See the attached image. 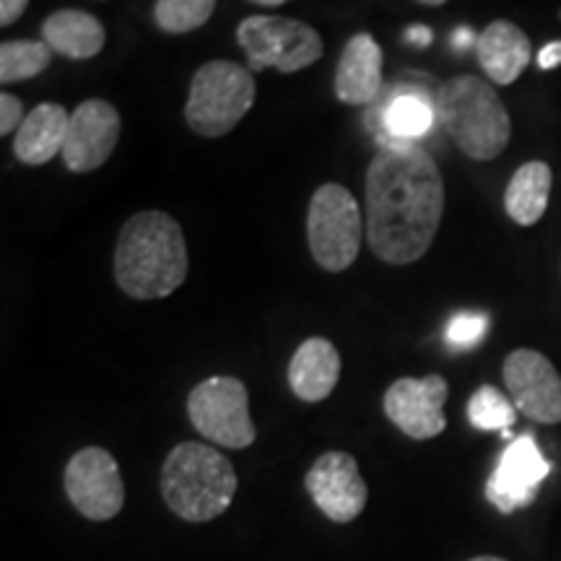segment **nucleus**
I'll return each instance as SVG.
<instances>
[{"label": "nucleus", "mask_w": 561, "mask_h": 561, "mask_svg": "<svg viewBox=\"0 0 561 561\" xmlns=\"http://www.w3.org/2000/svg\"><path fill=\"white\" fill-rule=\"evenodd\" d=\"M367 242L382 263L421 261L445 214V180L419 144L382 146L367 170Z\"/></svg>", "instance_id": "obj_1"}, {"label": "nucleus", "mask_w": 561, "mask_h": 561, "mask_svg": "<svg viewBox=\"0 0 561 561\" xmlns=\"http://www.w3.org/2000/svg\"><path fill=\"white\" fill-rule=\"evenodd\" d=\"M187 242L180 221L164 210H144L117 237L115 280L130 299H164L187 278Z\"/></svg>", "instance_id": "obj_2"}, {"label": "nucleus", "mask_w": 561, "mask_h": 561, "mask_svg": "<svg viewBox=\"0 0 561 561\" xmlns=\"http://www.w3.org/2000/svg\"><path fill=\"white\" fill-rule=\"evenodd\" d=\"M437 117L455 146L473 161H491L512 138L510 112L502 96L481 76L460 73L445 81L434 96Z\"/></svg>", "instance_id": "obj_3"}, {"label": "nucleus", "mask_w": 561, "mask_h": 561, "mask_svg": "<svg viewBox=\"0 0 561 561\" xmlns=\"http://www.w3.org/2000/svg\"><path fill=\"white\" fill-rule=\"evenodd\" d=\"M161 494L182 520L208 523L234 500L237 471L216 447L182 442L161 466Z\"/></svg>", "instance_id": "obj_4"}, {"label": "nucleus", "mask_w": 561, "mask_h": 561, "mask_svg": "<svg viewBox=\"0 0 561 561\" xmlns=\"http://www.w3.org/2000/svg\"><path fill=\"white\" fill-rule=\"evenodd\" d=\"M255 76L231 60H208L195 70L185 104V121L201 138H221L234 130L255 104Z\"/></svg>", "instance_id": "obj_5"}, {"label": "nucleus", "mask_w": 561, "mask_h": 561, "mask_svg": "<svg viewBox=\"0 0 561 561\" xmlns=\"http://www.w3.org/2000/svg\"><path fill=\"white\" fill-rule=\"evenodd\" d=\"M362 237L359 201L339 182L320 185L307 210V240L314 263L328 273L348 271L359 257Z\"/></svg>", "instance_id": "obj_6"}, {"label": "nucleus", "mask_w": 561, "mask_h": 561, "mask_svg": "<svg viewBox=\"0 0 561 561\" xmlns=\"http://www.w3.org/2000/svg\"><path fill=\"white\" fill-rule=\"evenodd\" d=\"M237 45L248 55L252 73L273 68L291 76L310 68L325 53L318 30L286 16H248L237 26Z\"/></svg>", "instance_id": "obj_7"}, {"label": "nucleus", "mask_w": 561, "mask_h": 561, "mask_svg": "<svg viewBox=\"0 0 561 561\" xmlns=\"http://www.w3.org/2000/svg\"><path fill=\"white\" fill-rule=\"evenodd\" d=\"M187 413L198 434L219 447L244 450L255 442L248 388L237 377H210L195 385L187 398Z\"/></svg>", "instance_id": "obj_8"}, {"label": "nucleus", "mask_w": 561, "mask_h": 561, "mask_svg": "<svg viewBox=\"0 0 561 561\" xmlns=\"http://www.w3.org/2000/svg\"><path fill=\"white\" fill-rule=\"evenodd\" d=\"M66 494L89 520H112L125 504V486L117 460L104 447H83L68 460Z\"/></svg>", "instance_id": "obj_9"}, {"label": "nucleus", "mask_w": 561, "mask_h": 561, "mask_svg": "<svg viewBox=\"0 0 561 561\" xmlns=\"http://www.w3.org/2000/svg\"><path fill=\"white\" fill-rule=\"evenodd\" d=\"M504 385L525 416L538 424H561V375L541 351H512L504 359Z\"/></svg>", "instance_id": "obj_10"}, {"label": "nucleus", "mask_w": 561, "mask_h": 561, "mask_svg": "<svg viewBox=\"0 0 561 561\" xmlns=\"http://www.w3.org/2000/svg\"><path fill=\"white\" fill-rule=\"evenodd\" d=\"M551 473V462L543 458L541 447L533 434H520L502 453L494 473L486 481V500L502 515L530 507L536 502L538 486Z\"/></svg>", "instance_id": "obj_11"}, {"label": "nucleus", "mask_w": 561, "mask_h": 561, "mask_svg": "<svg viewBox=\"0 0 561 561\" xmlns=\"http://www.w3.org/2000/svg\"><path fill=\"white\" fill-rule=\"evenodd\" d=\"M312 502L333 523H351L367 507L369 489L354 455L333 450L320 455L305 476Z\"/></svg>", "instance_id": "obj_12"}, {"label": "nucleus", "mask_w": 561, "mask_h": 561, "mask_svg": "<svg viewBox=\"0 0 561 561\" xmlns=\"http://www.w3.org/2000/svg\"><path fill=\"white\" fill-rule=\"evenodd\" d=\"M447 380L442 375H426L421 380L403 377L385 392L382 409L392 424L411 439H434L445 432Z\"/></svg>", "instance_id": "obj_13"}, {"label": "nucleus", "mask_w": 561, "mask_h": 561, "mask_svg": "<svg viewBox=\"0 0 561 561\" xmlns=\"http://www.w3.org/2000/svg\"><path fill=\"white\" fill-rule=\"evenodd\" d=\"M121 140V112L107 100H87L70 112V128L62 146V164L70 172L100 170Z\"/></svg>", "instance_id": "obj_14"}, {"label": "nucleus", "mask_w": 561, "mask_h": 561, "mask_svg": "<svg viewBox=\"0 0 561 561\" xmlns=\"http://www.w3.org/2000/svg\"><path fill=\"white\" fill-rule=\"evenodd\" d=\"M382 91V47L369 32L354 34L335 68V96L351 107H364Z\"/></svg>", "instance_id": "obj_15"}, {"label": "nucleus", "mask_w": 561, "mask_h": 561, "mask_svg": "<svg viewBox=\"0 0 561 561\" xmlns=\"http://www.w3.org/2000/svg\"><path fill=\"white\" fill-rule=\"evenodd\" d=\"M476 58L483 73L496 87H510L530 66L533 47L528 34L507 19L491 21L476 42Z\"/></svg>", "instance_id": "obj_16"}, {"label": "nucleus", "mask_w": 561, "mask_h": 561, "mask_svg": "<svg viewBox=\"0 0 561 561\" xmlns=\"http://www.w3.org/2000/svg\"><path fill=\"white\" fill-rule=\"evenodd\" d=\"M341 377L339 348L328 339H307L289 362V385L305 403H320L335 390Z\"/></svg>", "instance_id": "obj_17"}, {"label": "nucleus", "mask_w": 561, "mask_h": 561, "mask_svg": "<svg viewBox=\"0 0 561 561\" xmlns=\"http://www.w3.org/2000/svg\"><path fill=\"white\" fill-rule=\"evenodd\" d=\"M70 128V112L62 104L42 102L21 123L13 138V153L21 164L39 167L62 153Z\"/></svg>", "instance_id": "obj_18"}, {"label": "nucleus", "mask_w": 561, "mask_h": 561, "mask_svg": "<svg viewBox=\"0 0 561 561\" xmlns=\"http://www.w3.org/2000/svg\"><path fill=\"white\" fill-rule=\"evenodd\" d=\"M42 42H47L53 53L66 55L70 60H87L102 53L107 32L94 13L79 9L55 11L42 24Z\"/></svg>", "instance_id": "obj_19"}, {"label": "nucleus", "mask_w": 561, "mask_h": 561, "mask_svg": "<svg viewBox=\"0 0 561 561\" xmlns=\"http://www.w3.org/2000/svg\"><path fill=\"white\" fill-rule=\"evenodd\" d=\"M437 121V102H432L424 91L403 89L396 91L380 107V133L385 146H409L424 138Z\"/></svg>", "instance_id": "obj_20"}, {"label": "nucleus", "mask_w": 561, "mask_h": 561, "mask_svg": "<svg viewBox=\"0 0 561 561\" xmlns=\"http://www.w3.org/2000/svg\"><path fill=\"white\" fill-rule=\"evenodd\" d=\"M551 167L546 161H528L512 174L507 193H504V210L520 227H533L543 219L551 195Z\"/></svg>", "instance_id": "obj_21"}, {"label": "nucleus", "mask_w": 561, "mask_h": 561, "mask_svg": "<svg viewBox=\"0 0 561 561\" xmlns=\"http://www.w3.org/2000/svg\"><path fill=\"white\" fill-rule=\"evenodd\" d=\"M53 62V50L47 42L11 39L0 45V81L19 83L45 73Z\"/></svg>", "instance_id": "obj_22"}, {"label": "nucleus", "mask_w": 561, "mask_h": 561, "mask_svg": "<svg viewBox=\"0 0 561 561\" xmlns=\"http://www.w3.org/2000/svg\"><path fill=\"white\" fill-rule=\"evenodd\" d=\"M515 419V403L494 385H481L468 401V421L479 432H510Z\"/></svg>", "instance_id": "obj_23"}, {"label": "nucleus", "mask_w": 561, "mask_h": 561, "mask_svg": "<svg viewBox=\"0 0 561 561\" xmlns=\"http://www.w3.org/2000/svg\"><path fill=\"white\" fill-rule=\"evenodd\" d=\"M214 11L216 0H157L153 21L167 34H187L201 30Z\"/></svg>", "instance_id": "obj_24"}, {"label": "nucleus", "mask_w": 561, "mask_h": 561, "mask_svg": "<svg viewBox=\"0 0 561 561\" xmlns=\"http://www.w3.org/2000/svg\"><path fill=\"white\" fill-rule=\"evenodd\" d=\"M486 333H489V314L466 310V312L453 314L450 322H447L445 341L450 343L455 351L476 348L483 339H486Z\"/></svg>", "instance_id": "obj_25"}, {"label": "nucleus", "mask_w": 561, "mask_h": 561, "mask_svg": "<svg viewBox=\"0 0 561 561\" xmlns=\"http://www.w3.org/2000/svg\"><path fill=\"white\" fill-rule=\"evenodd\" d=\"M24 121H26L24 104H21L19 96L3 91V94H0V133H3V136H11L13 130L21 128V123Z\"/></svg>", "instance_id": "obj_26"}, {"label": "nucleus", "mask_w": 561, "mask_h": 561, "mask_svg": "<svg viewBox=\"0 0 561 561\" xmlns=\"http://www.w3.org/2000/svg\"><path fill=\"white\" fill-rule=\"evenodd\" d=\"M26 5H30V0H0V26L9 30L11 24H16Z\"/></svg>", "instance_id": "obj_27"}, {"label": "nucleus", "mask_w": 561, "mask_h": 561, "mask_svg": "<svg viewBox=\"0 0 561 561\" xmlns=\"http://www.w3.org/2000/svg\"><path fill=\"white\" fill-rule=\"evenodd\" d=\"M561 66V42H551L546 45L541 53H538V68L541 70H553Z\"/></svg>", "instance_id": "obj_28"}, {"label": "nucleus", "mask_w": 561, "mask_h": 561, "mask_svg": "<svg viewBox=\"0 0 561 561\" xmlns=\"http://www.w3.org/2000/svg\"><path fill=\"white\" fill-rule=\"evenodd\" d=\"M403 39L409 42V45H413V47H430L432 39H434V34H432L430 26L416 24V26H409V30H405Z\"/></svg>", "instance_id": "obj_29"}, {"label": "nucleus", "mask_w": 561, "mask_h": 561, "mask_svg": "<svg viewBox=\"0 0 561 561\" xmlns=\"http://www.w3.org/2000/svg\"><path fill=\"white\" fill-rule=\"evenodd\" d=\"M476 42H479V37H476L471 26H460V30L453 34V50L462 53V50H468L471 45H476Z\"/></svg>", "instance_id": "obj_30"}, {"label": "nucleus", "mask_w": 561, "mask_h": 561, "mask_svg": "<svg viewBox=\"0 0 561 561\" xmlns=\"http://www.w3.org/2000/svg\"><path fill=\"white\" fill-rule=\"evenodd\" d=\"M250 3H255V5H265V9H276V5L289 3V0H250Z\"/></svg>", "instance_id": "obj_31"}, {"label": "nucleus", "mask_w": 561, "mask_h": 561, "mask_svg": "<svg viewBox=\"0 0 561 561\" xmlns=\"http://www.w3.org/2000/svg\"><path fill=\"white\" fill-rule=\"evenodd\" d=\"M416 3H421V5H445L447 0H416Z\"/></svg>", "instance_id": "obj_32"}, {"label": "nucleus", "mask_w": 561, "mask_h": 561, "mask_svg": "<svg viewBox=\"0 0 561 561\" xmlns=\"http://www.w3.org/2000/svg\"><path fill=\"white\" fill-rule=\"evenodd\" d=\"M471 561H507V559H502V557H476Z\"/></svg>", "instance_id": "obj_33"}]
</instances>
